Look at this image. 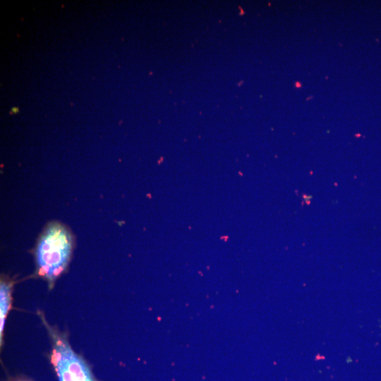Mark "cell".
<instances>
[{"mask_svg": "<svg viewBox=\"0 0 381 381\" xmlns=\"http://www.w3.org/2000/svg\"><path fill=\"white\" fill-rule=\"evenodd\" d=\"M52 361L59 381H96L86 363L60 338L55 341Z\"/></svg>", "mask_w": 381, "mask_h": 381, "instance_id": "obj_2", "label": "cell"}, {"mask_svg": "<svg viewBox=\"0 0 381 381\" xmlns=\"http://www.w3.org/2000/svg\"><path fill=\"white\" fill-rule=\"evenodd\" d=\"M71 251V238L61 225L50 226L42 234L37 248L40 271L49 279H54L65 269Z\"/></svg>", "mask_w": 381, "mask_h": 381, "instance_id": "obj_1", "label": "cell"}, {"mask_svg": "<svg viewBox=\"0 0 381 381\" xmlns=\"http://www.w3.org/2000/svg\"><path fill=\"white\" fill-rule=\"evenodd\" d=\"M10 306V287L5 283H1L0 287V333L4 327L5 318Z\"/></svg>", "mask_w": 381, "mask_h": 381, "instance_id": "obj_3", "label": "cell"}]
</instances>
